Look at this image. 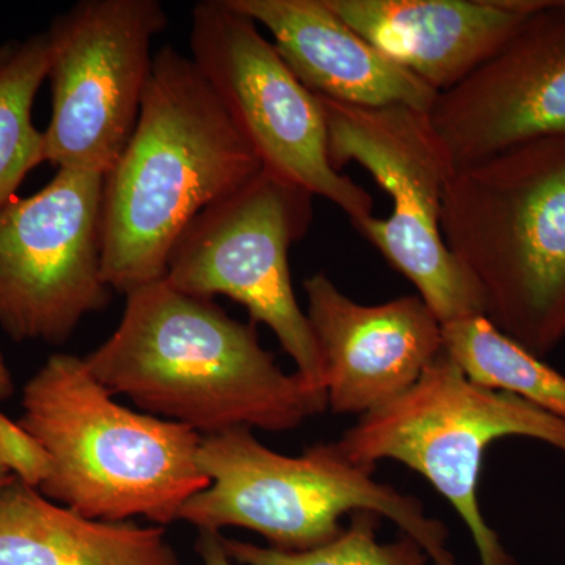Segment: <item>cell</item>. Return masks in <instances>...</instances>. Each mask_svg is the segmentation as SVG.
Listing matches in <instances>:
<instances>
[{
    "label": "cell",
    "mask_w": 565,
    "mask_h": 565,
    "mask_svg": "<svg viewBox=\"0 0 565 565\" xmlns=\"http://www.w3.org/2000/svg\"><path fill=\"white\" fill-rule=\"evenodd\" d=\"M17 393V384H14L13 374H11L6 356L0 351V403L11 399Z\"/></svg>",
    "instance_id": "obj_22"
},
{
    "label": "cell",
    "mask_w": 565,
    "mask_h": 565,
    "mask_svg": "<svg viewBox=\"0 0 565 565\" xmlns=\"http://www.w3.org/2000/svg\"><path fill=\"white\" fill-rule=\"evenodd\" d=\"M0 565H181L163 526L88 519L14 479L0 487Z\"/></svg>",
    "instance_id": "obj_16"
},
{
    "label": "cell",
    "mask_w": 565,
    "mask_h": 565,
    "mask_svg": "<svg viewBox=\"0 0 565 565\" xmlns=\"http://www.w3.org/2000/svg\"><path fill=\"white\" fill-rule=\"evenodd\" d=\"M0 462L22 484L40 490L52 473V457L20 423L0 412Z\"/></svg>",
    "instance_id": "obj_20"
},
{
    "label": "cell",
    "mask_w": 565,
    "mask_h": 565,
    "mask_svg": "<svg viewBox=\"0 0 565 565\" xmlns=\"http://www.w3.org/2000/svg\"><path fill=\"white\" fill-rule=\"evenodd\" d=\"M318 99L334 169L359 163L393 202L388 217L371 215L353 228L415 286L438 321L482 315L481 297L441 236V202L456 167L429 114Z\"/></svg>",
    "instance_id": "obj_7"
},
{
    "label": "cell",
    "mask_w": 565,
    "mask_h": 565,
    "mask_svg": "<svg viewBox=\"0 0 565 565\" xmlns=\"http://www.w3.org/2000/svg\"><path fill=\"white\" fill-rule=\"evenodd\" d=\"M364 40L435 92L470 76L545 0H326Z\"/></svg>",
    "instance_id": "obj_14"
},
{
    "label": "cell",
    "mask_w": 565,
    "mask_h": 565,
    "mask_svg": "<svg viewBox=\"0 0 565 565\" xmlns=\"http://www.w3.org/2000/svg\"><path fill=\"white\" fill-rule=\"evenodd\" d=\"M158 0H82L47 29L52 110L46 162L106 174L131 139L150 82Z\"/></svg>",
    "instance_id": "obj_10"
},
{
    "label": "cell",
    "mask_w": 565,
    "mask_h": 565,
    "mask_svg": "<svg viewBox=\"0 0 565 565\" xmlns=\"http://www.w3.org/2000/svg\"><path fill=\"white\" fill-rule=\"evenodd\" d=\"M114 397L71 353H54L25 382L18 423L52 457L40 493L88 519L178 522L210 486L199 463L202 435Z\"/></svg>",
    "instance_id": "obj_4"
},
{
    "label": "cell",
    "mask_w": 565,
    "mask_h": 565,
    "mask_svg": "<svg viewBox=\"0 0 565 565\" xmlns=\"http://www.w3.org/2000/svg\"><path fill=\"white\" fill-rule=\"evenodd\" d=\"M196 552L203 565H234L232 557L226 555L222 545V534L200 533Z\"/></svg>",
    "instance_id": "obj_21"
},
{
    "label": "cell",
    "mask_w": 565,
    "mask_h": 565,
    "mask_svg": "<svg viewBox=\"0 0 565 565\" xmlns=\"http://www.w3.org/2000/svg\"><path fill=\"white\" fill-rule=\"evenodd\" d=\"M303 289L334 414L362 416L396 399L444 351L441 322L418 294L362 305L322 273Z\"/></svg>",
    "instance_id": "obj_13"
},
{
    "label": "cell",
    "mask_w": 565,
    "mask_h": 565,
    "mask_svg": "<svg viewBox=\"0 0 565 565\" xmlns=\"http://www.w3.org/2000/svg\"><path fill=\"white\" fill-rule=\"evenodd\" d=\"M50 70V40L41 32L18 43L0 68V207L17 199L28 174L46 162L44 132L33 125L32 110Z\"/></svg>",
    "instance_id": "obj_18"
},
{
    "label": "cell",
    "mask_w": 565,
    "mask_h": 565,
    "mask_svg": "<svg viewBox=\"0 0 565 565\" xmlns=\"http://www.w3.org/2000/svg\"><path fill=\"white\" fill-rule=\"evenodd\" d=\"M191 51L263 170L329 200L352 225L373 215V196L330 162L318 96L297 79L252 18L230 0L196 3Z\"/></svg>",
    "instance_id": "obj_9"
},
{
    "label": "cell",
    "mask_w": 565,
    "mask_h": 565,
    "mask_svg": "<svg viewBox=\"0 0 565 565\" xmlns=\"http://www.w3.org/2000/svg\"><path fill=\"white\" fill-rule=\"evenodd\" d=\"M313 199L263 170L228 199L204 210L174 245L166 280L178 291L243 305L264 323L296 373L326 393L321 352L294 292L289 250L313 222Z\"/></svg>",
    "instance_id": "obj_8"
},
{
    "label": "cell",
    "mask_w": 565,
    "mask_h": 565,
    "mask_svg": "<svg viewBox=\"0 0 565 565\" xmlns=\"http://www.w3.org/2000/svg\"><path fill=\"white\" fill-rule=\"evenodd\" d=\"M444 348L475 384L565 419V375L501 333L486 316L441 323Z\"/></svg>",
    "instance_id": "obj_17"
},
{
    "label": "cell",
    "mask_w": 565,
    "mask_h": 565,
    "mask_svg": "<svg viewBox=\"0 0 565 565\" xmlns=\"http://www.w3.org/2000/svg\"><path fill=\"white\" fill-rule=\"evenodd\" d=\"M429 117L456 169L565 137V0H545L489 61L438 93Z\"/></svg>",
    "instance_id": "obj_12"
},
{
    "label": "cell",
    "mask_w": 565,
    "mask_h": 565,
    "mask_svg": "<svg viewBox=\"0 0 565 565\" xmlns=\"http://www.w3.org/2000/svg\"><path fill=\"white\" fill-rule=\"evenodd\" d=\"M263 172L191 57L154 54L139 121L104 174L103 278L125 294L163 280L189 225Z\"/></svg>",
    "instance_id": "obj_2"
},
{
    "label": "cell",
    "mask_w": 565,
    "mask_h": 565,
    "mask_svg": "<svg viewBox=\"0 0 565 565\" xmlns=\"http://www.w3.org/2000/svg\"><path fill=\"white\" fill-rule=\"evenodd\" d=\"M273 35L275 50L313 95L360 107L433 110L438 92L364 40L326 0H230Z\"/></svg>",
    "instance_id": "obj_15"
},
{
    "label": "cell",
    "mask_w": 565,
    "mask_h": 565,
    "mask_svg": "<svg viewBox=\"0 0 565 565\" xmlns=\"http://www.w3.org/2000/svg\"><path fill=\"white\" fill-rule=\"evenodd\" d=\"M199 463L210 486L184 504L180 520L200 533L243 527L273 548L303 552L340 535L345 515L373 512L422 546L429 564L457 565L445 523L427 515L414 494L375 481L337 441L285 456L252 429L234 427L202 438Z\"/></svg>",
    "instance_id": "obj_5"
},
{
    "label": "cell",
    "mask_w": 565,
    "mask_h": 565,
    "mask_svg": "<svg viewBox=\"0 0 565 565\" xmlns=\"http://www.w3.org/2000/svg\"><path fill=\"white\" fill-rule=\"evenodd\" d=\"M381 516L373 512H355L351 525L340 535L303 552L262 546L253 542L222 537L226 555L241 565H427L422 546L407 535L394 542L379 541Z\"/></svg>",
    "instance_id": "obj_19"
},
{
    "label": "cell",
    "mask_w": 565,
    "mask_h": 565,
    "mask_svg": "<svg viewBox=\"0 0 565 565\" xmlns=\"http://www.w3.org/2000/svg\"><path fill=\"white\" fill-rule=\"evenodd\" d=\"M17 47L18 41H9V43L2 44V46H0V68H2V66L10 61V57L13 55V52L17 51Z\"/></svg>",
    "instance_id": "obj_23"
},
{
    "label": "cell",
    "mask_w": 565,
    "mask_h": 565,
    "mask_svg": "<svg viewBox=\"0 0 565 565\" xmlns=\"http://www.w3.org/2000/svg\"><path fill=\"white\" fill-rule=\"evenodd\" d=\"M440 228L482 315L539 359L555 351L565 340V137L456 169Z\"/></svg>",
    "instance_id": "obj_3"
},
{
    "label": "cell",
    "mask_w": 565,
    "mask_h": 565,
    "mask_svg": "<svg viewBox=\"0 0 565 565\" xmlns=\"http://www.w3.org/2000/svg\"><path fill=\"white\" fill-rule=\"evenodd\" d=\"M84 362L111 396L202 437L234 427L288 433L327 411L326 393L285 373L256 323L166 280L129 292L117 329Z\"/></svg>",
    "instance_id": "obj_1"
},
{
    "label": "cell",
    "mask_w": 565,
    "mask_h": 565,
    "mask_svg": "<svg viewBox=\"0 0 565 565\" xmlns=\"http://www.w3.org/2000/svg\"><path fill=\"white\" fill-rule=\"evenodd\" d=\"M509 437L533 438L565 455V419L475 384L444 348L412 388L360 416L337 445L366 470L394 460L422 475L468 527L479 564L516 565L479 501L487 448Z\"/></svg>",
    "instance_id": "obj_6"
},
{
    "label": "cell",
    "mask_w": 565,
    "mask_h": 565,
    "mask_svg": "<svg viewBox=\"0 0 565 565\" xmlns=\"http://www.w3.org/2000/svg\"><path fill=\"white\" fill-rule=\"evenodd\" d=\"M104 174L57 170L0 207V329L17 343H66L110 302L103 278Z\"/></svg>",
    "instance_id": "obj_11"
},
{
    "label": "cell",
    "mask_w": 565,
    "mask_h": 565,
    "mask_svg": "<svg viewBox=\"0 0 565 565\" xmlns=\"http://www.w3.org/2000/svg\"><path fill=\"white\" fill-rule=\"evenodd\" d=\"M14 476L10 473L9 470H7L6 467H3V463L0 462V487L10 484L11 481H14Z\"/></svg>",
    "instance_id": "obj_24"
}]
</instances>
